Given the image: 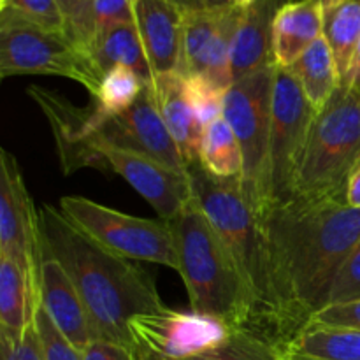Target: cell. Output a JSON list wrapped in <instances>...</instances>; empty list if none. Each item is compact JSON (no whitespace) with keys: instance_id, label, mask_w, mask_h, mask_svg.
Returning a JSON list of instances; mask_svg holds the SVG:
<instances>
[{"instance_id":"obj_18","label":"cell","mask_w":360,"mask_h":360,"mask_svg":"<svg viewBox=\"0 0 360 360\" xmlns=\"http://www.w3.org/2000/svg\"><path fill=\"white\" fill-rule=\"evenodd\" d=\"M323 35L320 0H292L276 11L273 23V56L280 67H292Z\"/></svg>"},{"instance_id":"obj_11","label":"cell","mask_w":360,"mask_h":360,"mask_svg":"<svg viewBox=\"0 0 360 360\" xmlns=\"http://www.w3.org/2000/svg\"><path fill=\"white\" fill-rule=\"evenodd\" d=\"M0 253L16 260L39 292L42 262L39 213L34 211L18 160L7 150L0 151Z\"/></svg>"},{"instance_id":"obj_28","label":"cell","mask_w":360,"mask_h":360,"mask_svg":"<svg viewBox=\"0 0 360 360\" xmlns=\"http://www.w3.org/2000/svg\"><path fill=\"white\" fill-rule=\"evenodd\" d=\"M188 360H283V347L260 330L238 327L224 345Z\"/></svg>"},{"instance_id":"obj_29","label":"cell","mask_w":360,"mask_h":360,"mask_svg":"<svg viewBox=\"0 0 360 360\" xmlns=\"http://www.w3.org/2000/svg\"><path fill=\"white\" fill-rule=\"evenodd\" d=\"M181 90L200 125H207L224 115V101L227 90L206 76L193 74L181 77Z\"/></svg>"},{"instance_id":"obj_7","label":"cell","mask_w":360,"mask_h":360,"mask_svg":"<svg viewBox=\"0 0 360 360\" xmlns=\"http://www.w3.org/2000/svg\"><path fill=\"white\" fill-rule=\"evenodd\" d=\"M60 211L101 248L127 260L158 264L179 273L178 243L169 221L132 217L74 195L60 199Z\"/></svg>"},{"instance_id":"obj_36","label":"cell","mask_w":360,"mask_h":360,"mask_svg":"<svg viewBox=\"0 0 360 360\" xmlns=\"http://www.w3.org/2000/svg\"><path fill=\"white\" fill-rule=\"evenodd\" d=\"M308 323L360 330V299L347 302H333V304L323 306L315 315H311Z\"/></svg>"},{"instance_id":"obj_43","label":"cell","mask_w":360,"mask_h":360,"mask_svg":"<svg viewBox=\"0 0 360 360\" xmlns=\"http://www.w3.org/2000/svg\"><path fill=\"white\" fill-rule=\"evenodd\" d=\"M259 0H231V6L238 7V9H248V7H252L253 4H257Z\"/></svg>"},{"instance_id":"obj_39","label":"cell","mask_w":360,"mask_h":360,"mask_svg":"<svg viewBox=\"0 0 360 360\" xmlns=\"http://www.w3.org/2000/svg\"><path fill=\"white\" fill-rule=\"evenodd\" d=\"M167 2H171L174 7H178L183 14L206 9V0H167Z\"/></svg>"},{"instance_id":"obj_34","label":"cell","mask_w":360,"mask_h":360,"mask_svg":"<svg viewBox=\"0 0 360 360\" xmlns=\"http://www.w3.org/2000/svg\"><path fill=\"white\" fill-rule=\"evenodd\" d=\"M355 299H360V241L338 273L327 304L355 301Z\"/></svg>"},{"instance_id":"obj_26","label":"cell","mask_w":360,"mask_h":360,"mask_svg":"<svg viewBox=\"0 0 360 360\" xmlns=\"http://www.w3.org/2000/svg\"><path fill=\"white\" fill-rule=\"evenodd\" d=\"M199 164L207 174L214 178H241V146L224 115L204 125L202 137H200Z\"/></svg>"},{"instance_id":"obj_1","label":"cell","mask_w":360,"mask_h":360,"mask_svg":"<svg viewBox=\"0 0 360 360\" xmlns=\"http://www.w3.org/2000/svg\"><path fill=\"white\" fill-rule=\"evenodd\" d=\"M283 347L327 306L334 280L360 241V210L345 199H290L260 218Z\"/></svg>"},{"instance_id":"obj_10","label":"cell","mask_w":360,"mask_h":360,"mask_svg":"<svg viewBox=\"0 0 360 360\" xmlns=\"http://www.w3.org/2000/svg\"><path fill=\"white\" fill-rule=\"evenodd\" d=\"M225 320L200 311H160L139 315L130 322L136 347L146 348L165 360H188L214 350L234 334Z\"/></svg>"},{"instance_id":"obj_41","label":"cell","mask_w":360,"mask_h":360,"mask_svg":"<svg viewBox=\"0 0 360 360\" xmlns=\"http://www.w3.org/2000/svg\"><path fill=\"white\" fill-rule=\"evenodd\" d=\"M231 7V0H206L207 11H221Z\"/></svg>"},{"instance_id":"obj_16","label":"cell","mask_w":360,"mask_h":360,"mask_svg":"<svg viewBox=\"0 0 360 360\" xmlns=\"http://www.w3.org/2000/svg\"><path fill=\"white\" fill-rule=\"evenodd\" d=\"M136 27L155 76L178 74L183 53V13L167 0H134Z\"/></svg>"},{"instance_id":"obj_22","label":"cell","mask_w":360,"mask_h":360,"mask_svg":"<svg viewBox=\"0 0 360 360\" xmlns=\"http://www.w3.org/2000/svg\"><path fill=\"white\" fill-rule=\"evenodd\" d=\"M90 55L102 74L112 67H125L134 70L146 84L153 83L155 74L136 23L118 25L101 32L91 42Z\"/></svg>"},{"instance_id":"obj_14","label":"cell","mask_w":360,"mask_h":360,"mask_svg":"<svg viewBox=\"0 0 360 360\" xmlns=\"http://www.w3.org/2000/svg\"><path fill=\"white\" fill-rule=\"evenodd\" d=\"M27 94L48 118L63 174H72L84 167L109 171L105 160L94 148L90 108H77L65 97L42 86H28Z\"/></svg>"},{"instance_id":"obj_38","label":"cell","mask_w":360,"mask_h":360,"mask_svg":"<svg viewBox=\"0 0 360 360\" xmlns=\"http://www.w3.org/2000/svg\"><path fill=\"white\" fill-rule=\"evenodd\" d=\"M345 200L350 207L360 210V160L352 169L350 176L347 179V188H345Z\"/></svg>"},{"instance_id":"obj_42","label":"cell","mask_w":360,"mask_h":360,"mask_svg":"<svg viewBox=\"0 0 360 360\" xmlns=\"http://www.w3.org/2000/svg\"><path fill=\"white\" fill-rule=\"evenodd\" d=\"M352 83L360 84V46H359V51H357V58H355V63H354V70H352V74H350V81H348V84H352Z\"/></svg>"},{"instance_id":"obj_24","label":"cell","mask_w":360,"mask_h":360,"mask_svg":"<svg viewBox=\"0 0 360 360\" xmlns=\"http://www.w3.org/2000/svg\"><path fill=\"white\" fill-rule=\"evenodd\" d=\"M288 69L295 74L304 90L306 98L316 112L326 108L341 84L333 51L323 35L313 42Z\"/></svg>"},{"instance_id":"obj_33","label":"cell","mask_w":360,"mask_h":360,"mask_svg":"<svg viewBox=\"0 0 360 360\" xmlns=\"http://www.w3.org/2000/svg\"><path fill=\"white\" fill-rule=\"evenodd\" d=\"M91 20H94L95 37L108 28L136 23L134 0H94Z\"/></svg>"},{"instance_id":"obj_12","label":"cell","mask_w":360,"mask_h":360,"mask_svg":"<svg viewBox=\"0 0 360 360\" xmlns=\"http://www.w3.org/2000/svg\"><path fill=\"white\" fill-rule=\"evenodd\" d=\"M94 146L105 160L109 171L122 176L141 197H144L160 220H174L193 199L188 171H174L146 155L102 141H95Z\"/></svg>"},{"instance_id":"obj_30","label":"cell","mask_w":360,"mask_h":360,"mask_svg":"<svg viewBox=\"0 0 360 360\" xmlns=\"http://www.w3.org/2000/svg\"><path fill=\"white\" fill-rule=\"evenodd\" d=\"M0 14L65 34V16L58 0H0Z\"/></svg>"},{"instance_id":"obj_44","label":"cell","mask_w":360,"mask_h":360,"mask_svg":"<svg viewBox=\"0 0 360 360\" xmlns=\"http://www.w3.org/2000/svg\"><path fill=\"white\" fill-rule=\"evenodd\" d=\"M285 2H292V0H285Z\"/></svg>"},{"instance_id":"obj_3","label":"cell","mask_w":360,"mask_h":360,"mask_svg":"<svg viewBox=\"0 0 360 360\" xmlns=\"http://www.w3.org/2000/svg\"><path fill=\"white\" fill-rule=\"evenodd\" d=\"M193 199L234 257L257 311V330L283 347L278 322V304L271 278L269 253L264 227L246 202L239 178L221 179L207 174L200 164L188 165Z\"/></svg>"},{"instance_id":"obj_15","label":"cell","mask_w":360,"mask_h":360,"mask_svg":"<svg viewBox=\"0 0 360 360\" xmlns=\"http://www.w3.org/2000/svg\"><path fill=\"white\" fill-rule=\"evenodd\" d=\"M39 304L60 333L83 352L95 340L94 326L69 273L55 257L42 253L39 271Z\"/></svg>"},{"instance_id":"obj_2","label":"cell","mask_w":360,"mask_h":360,"mask_svg":"<svg viewBox=\"0 0 360 360\" xmlns=\"http://www.w3.org/2000/svg\"><path fill=\"white\" fill-rule=\"evenodd\" d=\"M39 231L42 253L55 257L76 285L90 315L95 340L136 350L130 322L165 308L153 276L130 260L101 248L51 206L39 211Z\"/></svg>"},{"instance_id":"obj_27","label":"cell","mask_w":360,"mask_h":360,"mask_svg":"<svg viewBox=\"0 0 360 360\" xmlns=\"http://www.w3.org/2000/svg\"><path fill=\"white\" fill-rule=\"evenodd\" d=\"M221 11H195L183 14V53L178 74L181 77L202 74L207 55L220 27Z\"/></svg>"},{"instance_id":"obj_23","label":"cell","mask_w":360,"mask_h":360,"mask_svg":"<svg viewBox=\"0 0 360 360\" xmlns=\"http://www.w3.org/2000/svg\"><path fill=\"white\" fill-rule=\"evenodd\" d=\"M283 360H360V330L308 323L285 345Z\"/></svg>"},{"instance_id":"obj_8","label":"cell","mask_w":360,"mask_h":360,"mask_svg":"<svg viewBox=\"0 0 360 360\" xmlns=\"http://www.w3.org/2000/svg\"><path fill=\"white\" fill-rule=\"evenodd\" d=\"M11 76L67 77L95 95L104 74L63 32L0 14V77Z\"/></svg>"},{"instance_id":"obj_17","label":"cell","mask_w":360,"mask_h":360,"mask_svg":"<svg viewBox=\"0 0 360 360\" xmlns=\"http://www.w3.org/2000/svg\"><path fill=\"white\" fill-rule=\"evenodd\" d=\"M285 0H259L243 11L231 51L232 83L274 65L273 23Z\"/></svg>"},{"instance_id":"obj_31","label":"cell","mask_w":360,"mask_h":360,"mask_svg":"<svg viewBox=\"0 0 360 360\" xmlns=\"http://www.w3.org/2000/svg\"><path fill=\"white\" fill-rule=\"evenodd\" d=\"M35 333L41 343L44 360H83V352L77 350L65 336L58 330V327L51 322L48 313L37 304L34 319Z\"/></svg>"},{"instance_id":"obj_13","label":"cell","mask_w":360,"mask_h":360,"mask_svg":"<svg viewBox=\"0 0 360 360\" xmlns=\"http://www.w3.org/2000/svg\"><path fill=\"white\" fill-rule=\"evenodd\" d=\"M95 141L146 155L174 171H188L178 144L172 139L158 111L153 83L144 86L139 101L129 111L98 123Z\"/></svg>"},{"instance_id":"obj_9","label":"cell","mask_w":360,"mask_h":360,"mask_svg":"<svg viewBox=\"0 0 360 360\" xmlns=\"http://www.w3.org/2000/svg\"><path fill=\"white\" fill-rule=\"evenodd\" d=\"M315 116L316 111L295 74L287 67H274L269 139L271 206L294 199L299 164Z\"/></svg>"},{"instance_id":"obj_6","label":"cell","mask_w":360,"mask_h":360,"mask_svg":"<svg viewBox=\"0 0 360 360\" xmlns=\"http://www.w3.org/2000/svg\"><path fill=\"white\" fill-rule=\"evenodd\" d=\"M274 67L276 63L234 81L224 101V116L241 146L239 181L243 195L259 218L271 207L269 139Z\"/></svg>"},{"instance_id":"obj_37","label":"cell","mask_w":360,"mask_h":360,"mask_svg":"<svg viewBox=\"0 0 360 360\" xmlns=\"http://www.w3.org/2000/svg\"><path fill=\"white\" fill-rule=\"evenodd\" d=\"M83 360H136V350L111 341L94 340L83 350Z\"/></svg>"},{"instance_id":"obj_21","label":"cell","mask_w":360,"mask_h":360,"mask_svg":"<svg viewBox=\"0 0 360 360\" xmlns=\"http://www.w3.org/2000/svg\"><path fill=\"white\" fill-rule=\"evenodd\" d=\"M39 292L34 281L11 257L0 253V330L21 334L34 326Z\"/></svg>"},{"instance_id":"obj_40","label":"cell","mask_w":360,"mask_h":360,"mask_svg":"<svg viewBox=\"0 0 360 360\" xmlns=\"http://www.w3.org/2000/svg\"><path fill=\"white\" fill-rule=\"evenodd\" d=\"M136 360H165V359H162L160 355L153 354V352L146 350V348L137 347L136 348Z\"/></svg>"},{"instance_id":"obj_35","label":"cell","mask_w":360,"mask_h":360,"mask_svg":"<svg viewBox=\"0 0 360 360\" xmlns=\"http://www.w3.org/2000/svg\"><path fill=\"white\" fill-rule=\"evenodd\" d=\"M0 360H44L35 327L21 334L0 330Z\"/></svg>"},{"instance_id":"obj_4","label":"cell","mask_w":360,"mask_h":360,"mask_svg":"<svg viewBox=\"0 0 360 360\" xmlns=\"http://www.w3.org/2000/svg\"><path fill=\"white\" fill-rule=\"evenodd\" d=\"M179 253V274L193 311L257 329L252 292L225 243L195 199L171 220Z\"/></svg>"},{"instance_id":"obj_20","label":"cell","mask_w":360,"mask_h":360,"mask_svg":"<svg viewBox=\"0 0 360 360\" xmlns=\"http://www.w3.org/2000/svg\"><path fill=\"white\" fill-rule=\"evenodd\" d=\"M323 37L333 51L341 84H348L360 46V0H320Z\"/></svg>"},{"instance_id":"obj_19","label":"cell","mask_w":360,"mask_h":360,"mask_svg":"<svg viewBox=\"0 0 360 360\" xmlns=\"http://www.w3.org/2000/svg\"><path fill=\"white\" fill-rule=\"evenodd\" d=\"M153 91L162 120L174 143L178 144L186 165L197 164L204 127L200 125L183 95L181 76L176 72L155 76Z\"/></svg>"},{"instance_id":"obj_32","label":"cell","mask_w":360,"mask_h":360,"mask_svg":"<svg viewBox=\"0 0 360 360\" xmlns=\"http://www.w3.org/2000/svg\"><path fill=\"white\" fill-rule=\"evenodd\" d=\"M62 13L65 16V34L79 48L90 53L95 30L91 20L94 0H58Z\"/></svg>"},{"instance_id":"obj_25","label":"cell","mask_w":360,"mask_h":360,"mask_svg":"<svg viewBox=\"0 0 360 360\" xmlns=\"http://www.w3.org/2000/svg\"><path fill=\"white\" fill-rule=\"evenodd\" d=\"M144 83L134 70L125 67H112L102 76L97 94L91 95L90 123L97 130L98 123L129 111L143 94Z\"/></svg>"},{"instance_id":"obj_5","label":"cell","mask_w":360,"mask_h":360,"mask_svg":"<svg viewBox=\"0 0 360 360\" xmlns=\"http://www.w3.org/2000/svg\"><path fill=\"white\" fill-rule=\"evenodd\" d=\"M359 160L360 84H340L311 123L294 199H345L347 179Z\"/></svg>"}]
</instances>
